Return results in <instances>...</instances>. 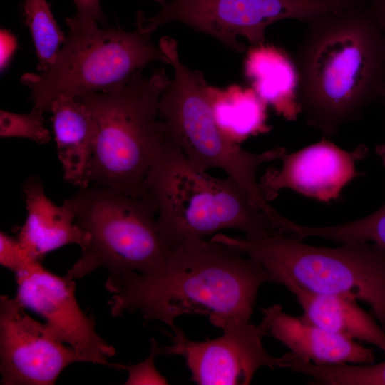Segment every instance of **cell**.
<instances>
[{
	"label": "cell",
	"mask_w": 385,
	"mask_h": 385,
	"mask_svg": "<svg viewBox=\"0 0 385 385\" xmlns=\"http://www.w3.org/2000/svg\"><path fill=\"white\" fill-rule=\"evenodd\" d=\"M272 282L256 260L210 240L190 239L170 250L155 272L109 275L105 287L112 294V316L139 312L145 321H160L173 329L180 315H207L250 320L261 285Z\"/></svg>",
	"instance_id": "1"
},
{
	"label": "cell",
	"mask_w": 385,
	"mask_h": 385,
	"mask_svg": "<svg viewBox=\"0 0 385 385\" xmlns=\"http://www.w3.org/2000/svg\"><path fill=\"white\" fill-rule=\"evenodd\" d=\"M294 63L301 113L326 135L358 119L385 90V39L361 1L307 22Z\"/></svg>",
	"instance_id": "2"
},
{
	"label": "cell",
	"mask_w": 385,
	"mask_h": 385,
	"mask_svg": "<svg viewBox=\"0 0 385 385\" xmlns=\"http://www.w3.org/2000/svg\"><path fill=\"white\" fill-rule=\"evenodd\" d=\"M170 80L164 69L150 77L138 71L111 90L77 97L96 126L90 184L147 198L148 175L170 138L158 106Z\"/></svg>",
	"instance_id": "3"
},
{
	"label": "cell",
	"mask_w": 385,
	"mask_h": 385,
	"mask_svg": "<svg viewBox=\"0 0 385 385\" xmlns=\"http://www.w3.org/2000/svg\"><path fill=\"white\" fill-rule=\"evenodd\" d=\"M145 195L155 205L157 228L170 250L226 229L252 238L278 232L235 180L195 168L171 138L153 163Z\"/></svg>",
	"instance_id": "4"
},
{
	"label": "cell",
	"mask_w": 385,
	"mask_h": 385,
	"mask_svg": "<svg viewBox=\"0 0 385 385\" xmlns=\"http://www.w3.org/2000/svg\"><path fill=\"white\" fill-rule=\"evenodd\" d=\"M212 240L258 262L272 282L289 281L312 292L366 303L385 331V255L374 243L317 247L279 232L256 238L217 234Z\"/></svg>",
	"instance_id": "5"
},
{
	"label": "cell",
	"mask_w": 385,
	"mask_h": 385,
	"mask_svg": "<svg viewBox=\"0 0 385 385\" xmlns=\"http://www.w3.org/2000/svg\"><path fill=\"white\" fill-rule=\"evenodd\" d=\"M159 48L174 69V78L163 91L158 106L159 118L174 143L199 170H223L258 210L274 218L279 212L263 195L257 171L264 163L280 160L285 149L277 147L255 153L230 139L215 120L210 86L202 73L190 69L180 61L175 39L163 36Z\"/></svg>",
	"instance_id": "6"
},
{
	"label": "cell",
	"mask_w": 385,
	"mask_h": 385,
	"mask_svg": "<svg viewBox=\"0 0 385 385\" xmlns=\"http://www.w3.org/2000/svg\"><path fill=\"white\" fill-rule=\"evenodd\" d=\"M66 21L69 32L53 62L47 69L27 73L21 79L31 89L32 108L42 113L61 96L77 98L111 90L151 61L170 64L151 41V34L138 28L132 31L101 29L98 23L81 24L72 16Z\"/></svg>",
	"instance_id": "7"
},
{
	"label": "cell",
	"mask_w": 385,
	"mask_h": 385,
	"mask_svg": "<svg viewBox=\"0 0 385 385\" xmlns=\"http://www.w3.org/2000/svg\"><path fill=\"white\" fill-rule=\"evenodd\" d=\"M63 202L88 237L81 256L68 271L74 279L97 268L108 270L110 275L150 274L164 265L170 250L158 230L157 210L150 200L89 185Z\"/></svg>",
	"instance_id": "8"
},
{
	"label": "cell",
	"mask_w": 385,
	"mask_h": 385,
	"mask_svg": "<svg viewBox=\"0 0 385 385\" xmlns=\"http://www.w3.org/2000/svg\"><path fill=\"white\" fill-rule=\"evenodd\" d=\"M352 0H164L150 18L138 11L136 26L152 34L169 22L185 24L219 40L240 53L245 45L239 37L257 45L263 43L270 24L294 19L307 23L331 10L345 8Z\"/></svg>",
	"instance_id": "9"
},
{
	"label": "cell",
	"mask_w": 385,
	"mask_h": 385,
	"mask_svg": "<svg viewBox=\"0 0 385 385\" xmlns=\"http://www.w3.org/2000/svg\"><path fill=\"white\" fill-rule=\"evenodd\" d=\"M213 325L222 330V335L202 342L189 339L175 326L173 334H168L172 344L160 347V354L183 356L191 379L201 385H247L260 367L279 366V357L270 355L263 346L265 335L259 324L223 319Z\"/></svg>",
	"instance_id": "10"
},
{
	"label": "cell",
	"mask_w": 385,
	"mask_h": 385,
	"mask_svg": "<svg viewBox=\"0 0 385 385\" xmlns=\"http://www.w3.org/2000/svg\"><path fill=\"white\" fill-rule=\"evenodd\" d=\"M16 298L0 297V371L3 385H52L82 361L46 323L29 315Z\"/></svg>",
	"instance_id": "11"
},
{
	"label": "cell",
	"mask_w": 385,
	"mask_h": 385,
	"mask_svg": "<svg viewBox=\"0 0 385 385\" xmlns=\"http://www.w3.org/2000/svg\"><path fill=\"white\" fill-rule=\"evenodd\" d=\"M16 298L40 314L57 337L72 347L82 361L107 365L115 348L96 330L93 316L86 314L75 296L74 278L58 276L34 260L15 273Z\"/></svg>",
	"instance_id": "12"
},
{
	"label": "cell",
	"mask_w": 385,
	"mask_h": 385,
	"mask_svg": "<svg viewBox=\"0 0 385 385\" xmlns=\"http://www.w3.org/2000/svg\"><path fill=\"white\" fill-rule=\"evenodd\" d=\"M367 148L346 151L323 139L298 151L282 156L279 169H268L259 182L269 201L283 189H290L322 202L336 199L358 173L356 163L365 157Z\"/></svg>",
	"instance_id": "13"
},
{
	"label": "cell",
	"mask_w": 385,
	"mask_h": 385,
	"mask_svg": "<svg viewBox=\"0 0 385 385\" xmlns=\"http://www.w3.org/2000/svg\"><path fill=\"white\" fill-rule=\"evenodd\" d=\"M259 324L269 335L288 347L303 361L315 364H372L374 351L356 340L329 332L302 317L286 313L281 305L262 309Z\"/></svg>",
	"instance_id": "14"
},
{
	"label": "cell",
	"mask_w": 385,
	"mask_h": 385,
	"mask_svg": "<svg viewBox=\"0 0 385 385\" xmlns=\"http://www.w3.org/2000/svg\"><path fill=\"white\" fill-rule=\"evenodd\" d=\"M23 191L27 216L17 239L32 259L40 260L68 245H78L81 250L86 246L88 235L76 223L73 210L64 202L61 206L54 204L39 178H29Z\"/></svg>",
	"instance_id": "15"
},
{
	"label": "cell",
	"mask_w": 385,
	"mask_h": 385,
	"mask_svg": "<svg viewBox=\"0 0 385 385\" xmlns=\"http://www.w3.org/2000/svg\"><path fill=\"white\" fill-rule=\"evenodd\" d=\"M51 125L64 180L79 188L90 185L96 126L78 98L61 96L51 104Z\"/></svg>",
	"instance_id": "16"
},
{
	"label": "cell",
	"mask_w": 385,
	"mask_h": 385,
	"mask_svg": "<svg viewBox=\"0 0 385 385\" xmlns=\"http://www.w3.org/2000/svg\"><path fill=\"white\" fill-rule=\"evenodd\" d=\"M282 284L296 297L305 320L346 338L371 344L385 352V331L356 301L312 292L289 281Z\"/></svg>",
	"instance_id": "17"
},
{
	"label": "cell",
	"mask_w": 385,
	"mask_h": 385,
	"mask_svg": "<svg viewBox=\"0 0 385 385\" xmlns=\"http://www.w3.org/2000/svg\"><path fill=\"white\" fill-rule=\"evenodd\" d=\"M245 73L252 89L267 104L288 120L301 113L299 78L294 61L282 49L264 43L247 52Z\"/></svg>",
	"instance_id": "18"
},
{
	"label": "cell",
	"mask_w": 385,
	"mask_h": 385,
	"mask_svg": "<svg viewBox=\"0 0 385 385\" xmlns=\"http://www.w3.org/2000/svg\"><path fill=\"white\" fill-rule=\"evenodd\" d=\"M210 94L218 126L235 143L269 130L267 104L252 88L233 85L221 90L210 86Z\"/></svg>",
	"instance_id": "19"
},
{
	"label": "cell",
	"mask_w": 385,
	"mask_h": 385,
	"mask_svg": "<svg viewBox=\"0 0 385 385\" xmlns=\"http://www.w3.org/2000/svg\"><path fill=\"white\" fill-rule=\"evenodd\" d=\"M283 368L308 376L312 385H385V361L378 364H315L288 352Z\"/></svg>",
	"instance_id": "20"
},
{
	"label": "cell",
	"mask_w": 385,
	"mask_h": 385,
	"mask_svg": "<svg viewBox=\"0 0 385 385\" xmlns=\"http://www.w3.org/2000/svg\"><path fill=\"white\" fill-rule=\"evenodd\" d=\"M289 233L299 240L320 237L337 242H370L385 255V204L359 220L333 226H306L291 221Z\"/></svg>",
	"instance_id": "21"
},
{
	"label": "cell",
	"mask_w": 385,
	"mask_h": 385,
	"mask_svg": "<svg viewBox=\"0 0 385 385\" xmlns=\"http://www.w3.org/2000/svg\"><path fill=\"white\" fill-rule=\"evenodd\" d=\"M23 16L31 33L39 72L53 62L66 38L46 0H23Z\"/></svg>",
	"instance_id": "22"
},
{
	"label": "cell",
	"mask_w": 385,
	"mask_h": 385,
	"mask_svg": "<svg viewBox=\"0 0 385 385\" xmlns=\"http://www.w3.org/2000/svg\"><path fill=\"white\" fill-rule=\"evenodd\" d=\"M0 136L27 138L39 144L47 143L51 138L43 113L33 108L30 113L20 114L1 110Z\"/></svg>",
	"instance_id": "23"
},
{
	"label": "cell",
	"mask_w": 385,
	"mask_h": 385,
	"mask_svg": "<svg viewBox=\"0 0 385 385\" xmlns=\"http://www.w3.org/2000/svg\"><path fill=\"white\" fill-rule=\"evenodd\" d=\"M160 354V347L156 341H151V351L149 356L143 361L135 365L120 364H110L114 368L125 369L128 373V378L125 384H167L165 379L155 369L154 360Z\"/></svg>",
	"instance_id": "24"
},
{
	"label": "cell",
	"mask_w": 385,
	"mask_h": 385,
	"mask_svg": "<svg viewBox=\"0 0 385 385\" xmlns=\"http://www.w3.org/2000/svg\"><path fill=\"white\" fill-rule=\"evenodd\" d=\"M32 259L18 239H14L6 233H0V264L17 272L30 262Z\"/></svg>",
	"instance_id": "25"
},
{
	"label": "cell",
	"mask_w": 385,
	"mask_h": 385,
	"mask_svg": "<svg viewBox=\"0 0 385 385\" xmlns=\"http://www.w3.org/2000/svg\"><path fill=\"white\" fill-rule=\"evenodd\" d=\"M76 7V14L73 19L81 24L100 22L105 24L101 6V0H73Z\"/></svg>",
	"instance_id": "26"
},
{
	"label": "cell",
	"mask_w": 385,
	"mask_h": 385,
	"mask_svg": "<svg viewBox=\"0 0 385 385\" xmlns=\"http://www.w3.org/2000/svg\"><path fill=\"white\" fill-rule=\"evenodd\" d=\"M364 3L376 21L385 39V0H364Z\"/></svg>",
	"instance_id": "27"
},
{
	"label": "cell",
	"mask_w": 385,
	"mask_h": 385,
	"mask_svg": "<svg viewBox=\"0 0 385 385\" xmlns=\"http://www.w3.org/2000/svg\"><path fill=\"white\" fill-rule=\"evenodd\" d=\"M1 68H4L8 62L9 56L12 54L14 49V38L9 34L5 31L1 33Z\"/></svg>",
	"instance_id": "28"
},
{
	"label": "cell",
	"mask_w": 385,
	"mask_h": 385,
	"mask_svg": "<svg viewBox=\"0 0 385 385\" xmlns=\"http://www.w3.org/2000/svg\"><path fill=\"white\" fill-rule=\"evenodd\" d=\"M381 98L383 99L384 108H385V90L383 93ZM376 152L380 158L382 164L385 167V144H381L376 147Z\"/></svg>",
	"instance_id": "29"
},
{
	"label": "cell",
	"mask_w": 385,
	"mask_h": 385,
	"mask_svg": "<svg viewBox=\"0 0 385 385\" xmlns=\"http://www.w3.org/2000/svg\"><path fill=\"white\" fill-rule=\"evenodd\" d=\"M153 1L158 2L159 4H160L163 1V0H153Z\"/></svg>",
	"instance_id": "30"
}]
</instances>
